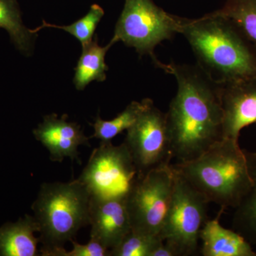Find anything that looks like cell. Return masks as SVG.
Wrapping results in <instances>:
<instances>
[{"mask_svg": "<svg viewBox=\"0 0 256 256\" xmlns=\"http://www.w3.org/2000/svg\"><path fill=\"white\" fill-rule=\"evenodd\" d=\"M178 92L166 112V124L178 162L196 159L223 139L222 84L197 64H168Z\"/></svg>", "mask_w": 256, "mask_h": 256, "instance_id": "obj_1", "label": "cell"}, {"mask_svg": "<svg viewBox=\"0 0 256 256\" xmlns=\"http://www.w3.org/2000/svg\"><path fill=\"white\" fill-rule=\"evenodd\" d=\"M208 203L225 210L236 208L256 181V152L238 140L223 138L196 159L172 164Z\"/></svg>", "mask_w": 256, "mask_h": 256, "instance_id": "obj_2", "label": "cell"}, {"mask_svg": "<svg viewBox=\"0 0 256 256\" xmlns=\"http://www.w3.org/2000/svg\"><path fill=\"white\" fill-rule=\"evenodd\" d=\"M197 65L218 84L256 79V50L228 18L216 12L183 18L180 33Z\"/></svg>", "mask_w": 256, "mask_h": 256, "instance_id": "obj_3", "label": "cell"}, {"mask_svg": "<svg viewBox=\"0 0 256 256\" xmlns=\"http://www.w3.org/2000/svg\"><path fill=\"white\" fill-rule=\"evenodd\" d=\"M90 195L77 180L69 182L44 183L32 205L38 226L40 256H56L66 242L89 225Z\"/></svg>", "mask_w": 256, "mask_h": 256, "instance_id": "obj_4", "label": "cell"}, {"mask_svg": "<svg viewBox=\"0 0 256 256\" xmlns=\"http://www.w3.org/2000/svg\"><path fill=\"white\" fill-rule=\"evenodd\" d=\"M182 18L170 14L152 0H126L116 23L112 40L148 55L158 68L168 72V65L156 58L154 50L165 40L180 33Z\"/></svg>", "mask_w": 256, "mask_h": 256, "instance_id": "obj_5", "label": "cell"}, {"mask_svg": "<svg viewBox=\"0 0 256 256\" xmlns=\"http://www.w3.org/2000/svg\"><path fill=\"white\" fill-rule=\"evenodd\" d=\"M173 170L172 198L160 236L174 249L178 256H195L198 252L200 233L208 220V202L184 178Z\"/></svg>", "mask_w": 256, "mask_h": 256, "instance_id": "obj_6", "label": "cell"}, {"mask_svg": "<svg viewBox=\"0 0 256 256\" xmlns=\"http://www.w3.org/2000/svg\"><path fill=\"white\" fill-rule=\"evenodd\" d=\"M172 164L138 176L126 195V206L132 232L160 236L174 190Z\"/></svg>", "mask_w": 256, "mask_h": 256, "instance_id": "obj_7", "label": "cell"}, {"mask_svg": "<svg viewBox=\"0 0 256 256\" xmlns=\"http://www.w3.org/2000/svg\"><path fill=\"white\" fill-rule=\"evenodd\" d=\"M124 143L138 176L170 166L174 159L166 112L158 109L150 98L134 124L127 130Z\"/></svg>", "mask_w": 256, "mask_h": 256, "instance_id": "obj_8", "label": "cell"}, {"mask_svg": "<svg viewBox=\"0 0 256 256\" xmlns=\"http://www.w3.org/2000/svg\"><path fill=\"white\" fill-rule=\"evenodd\" d=\"M138 178L137 169L124 143L100 142L90 154L78 178L90 196H126Z\"/></svg>", "mask_w": 256, "mask_h": 256, "instance_id": "obj_9", "label": "cell"}, {"mask_svg": "<svg viewBox=\"0 0 256 256\" xmlns=\"http://www.w3.org/2000/svg\"><path fill=\"white\" fill-rule=\"evenodd\" d=\"M126 198L90 196V238L100 242L109 250L117 246L132 230Z\"/></svg>", "mask_w": 256, "mask_h": 256, "instance_id": "obj_10", "label": "cell"}, {"mask_svg": "<svg viewBox=\"0 0 256 256\" xmlns=\"http://www.w3.org/2000/svg\"><path fill=\"white\" fill-rule=\"evenodd\" d=\"M67 114L58 117L52 114L44 117L43 122L33 130L35 139L46 148L52 162H62L66 158L72 161L79 158L78 146H90V138L84 134L78 124L68 120Z\"/></svg>", "mask_w": 256, "mask_h": 256, "instance_id": "obj_11", "label": "cell"}, {"mask_svg": "<svg viewBox=\"0 0 256 256\" xmlns=\"http://www.w3.org/2000/svg\"><path fill=\"white\" fill-rule=\"evenodd\" d=\"M223 138L238 140L244 128L256 122V79L223 84Z\"/></svg>", "mask_w": 256, "mask_h": 256, "instance_id": "obj_12", "label": "cell"}, {"mask_svg": "<svg viewBox=\"0 0 256 256\" xmlns=\"http://www.w3.org/2000/svg\"><path fill=\"white\" fill-rule=\"evenodd\" d=\"M218 216L208 220L200 233L203 256H256V252L249 242L233 229L226 228L220 225Z\"/></svg>", "mask_w": 256, "mask_h": 256, "instance_id": "obj_13", "label": "cell"}, {"mask_svg": "<svg viewBox=\"0 0 256 256\" xmlns=\"http://www.w3.org/2000/svg\"><path fill=\"white\" fill-rule=\"evenodd\" d=\"M38 226L33 216L25 214L16 222L0 226V256H37L40 238Z\"/></svg>", "mask_w": 256, "mask_h": 256, "instance_id": "obj_14", "label": "cell"}, {"mask_svg": "<svg viewBox=\"0 0 256 256\" xmlns=\"http://www.w3.org/2000/svg\"><path fill=\"white\" fill-rule=\"evenodd\" d=\"M116 43L112 38L108 44L101 46L98 44L97 35H95L90 43L82 46V54L76 67L74 78L77 90H84L94 80L102 82L106 80V72L108 70L105 62L106 53Z\"/></svg>", "mask_w": 256, "mask_h": 256, "instance_id": "obj_15", "label": "cell"}, {"mask_svg": "<svg viewBox=\"0 0 256 256\" xmlns=\"http://www.w3.org/2000/svg\"><path fill=\"white\" fill-rule=\"evenodd\" d=\"M0 28L8 31L18 50L26 55L31 53L36 34L24 25L16 0H0Z\"/></svg>", "mask_w": 256, "mask_h": 256, "instance_id": "obj_16", "label": "cell"}, {"mask_svg": "<svg viewBox=\"0 0 256 256\" xmlns=\"http://www.w3.org/2000/svg\"><path fill=\"white\" fill-rule=\"evenodd\" d=\"M215 12L230 20L256 50V0H226Z\"/></svg>", "mask_w": 256, "mask_h": 256, "instance_id": "obj_17", "label": "cell"}, {"mask_svg": "<svg viewBox=\"0 0 256 256\" xmlns=\"http://www.w3.org/2000/svg\"><path fill=\"white\" fill-rule=\"evenodd\" d=\"M149 99H143L140 102L132 101L122 112L111 120H104L98 114L95 122L92 124L94 133L90 139L96 138L100 140V142H112V140L118 134L127 130L134 124Z\"/></svg>", "mask_w": 256, "mask_h": 256, "instance_id": "obj_18", "label": "cell"}, {"mask_svg": "<svg viewBox=\"0 0 256 256\" xmlns=\"http://www.w3.org/2000/svg\"><path fill=\"white\" fill-rule=\"evenodd\" d=\"M234 210L233 230L256 248V181L252 190Z\"/></svg>", "mask_w": 256, "mask_h": 256, "instance_id": "obj_19", "label": "cell"}, {"mask_svg": "<svg viewBox=\"0 0 256 256\" xmlns=\"http://www.w3.org/2000/svg\"><path fill=\"white\" fill-rule=\"evenodd\" d=\"M104 10L100 5L94 4L90 6V10L86 16L68 26L52 24L43 20L41 26L35 30H30V31L32 34H36V32L45 28H60L76 37L84 46L92 41L95 36L96 28L104 16Z\"/></svg>", "mask_w": 256, "mask_h": 256, "instance_id": "obj_20", "label": "cell"}, {"mask_svg": "<svg viewBox=\"0 0 256 256\" xmlns=\"http://www.w3.org/2000/svg\"><path fill=\"white\" fill-rule=\"evenodd\" d=\"M164 240L160 236L146 235L131 230L117 246L110 250V256H152Z\"/></svg>", "mask_w": 256, "mask_h": 256, "instance_id": "obj_21", "label": "cell"}, {"mask_svg": "<svg viewBox=\"0 0 256 256\" xmlns=\"http://www.w3.org/2000/svg\"><path fill=\"white\" fill-rule=\"evenodd\" d=\"M73 248L70 252L62 249L56 256H110V250L98 240L90 238L85 245L72 240Z\"/></svg>", "mask_w": 256, "mask_h": 256, "instance_id": "obj_22", "label": "cell"}, {"mask_svg": "<svg viewBox=\"0 0 256 256\" xmlns=\"http://www.w3.org/2000/svg\"><path fill=\"white\" fill-rule=\"evenodd\" d=\"M152 256H178L172 248L163 242L160 244Z\"/></svg>", "mask_w": 256, "mask_h": 256, "instance_id": "obj_23", "label": "cell"}]
</instances>
